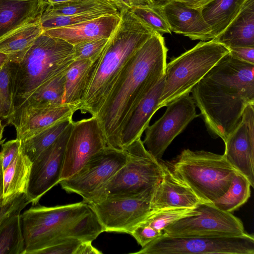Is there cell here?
Masks as SVG:
<instances>
[{
  "instance_id": "cell-20",
  "label": "cell",
  "mask_w": 254,
  "mask_h": 254,
  "mask_svg": "<svg viewBox=\"0 0 254 254\" xmlns=\"http://www.w3.org/2000/svg\"><path fill=\"white\" fill-rule=\"evenodd\" d=\"M121 20L120 13L106 14L79 24L44 30L45 33L63 39L72 46L100 38H109Z\"/></svg>"
},
{
  "instance_id": "cell-11",
  "label": "cell",
  "mask_w": 254,
  "mask_h": 254,
  "mask_svg": "<svg viewBox=\"0 0 254 254\" xmlns=\"http://www.w3.org/2000/svg\"><path fill=\"white\" fill-rule=\"evenodd\" d=\"M199 213L180 219L166 227L168 236H239L246 233L241 220L232 214L216 207L212 203L202 202Z\"/></svg>"
},
{
  "instance_id": "cell-26",
  "label": "cell",
  "mask_w": 254,
  "mask_h": 254,
  "mask_svg": "<svg viewBox=\"0 0 254 254\" xmlns=\"http://www.w3.org/2000/svg\"><path fill=\"white\" fill-rule=\"evenodd\" d=\"M65 72L52 78L38 87L7 122L26 110L63 104Z\"/></svg>"
},
{
  "instance_id": "cell-1",
  "label": "cell",
  "mask_w": 254,
  "mask_h": 254,
  "mask_svg": "<svg viewBox=\"0 0 254 254\" xmlns=\"http://www.w3.org/2000/svg\"><path fill=\"white\" fill-rule=\"evenodd\" d=\"M190 92L210 134L224 142L240 122L246 107L254 104V64L229 52Z\"/></svg>"
},
{
  "instance_id": "cell-30",
  "label": "cell",
  "mask_w": 254,
  "mask_h": 254,
  "mask_svg": "<svg viewBox=\"0 0 254 254\" xmlns=\"http://www.w3.org/2000/svg\"><path fill=\"white\" fill-rule=\"evenodd\" d=\"M251 187L248 179L237 171L227 192L212 203L221 210L232 213L247 201Z\"/></svg>"
},
{
  "instance_id": "cell-27",
  "label": "cell",
  "mask_w": 254,
  "mask_h": 254,
  "mask_svg": "<svg viewBox=\"0 0 254 254\" xmlns=\"http://www.w3.org/2000/svg\"><path fill=\"white\" fill-rule=\"evenodd\" d=\"M43 32L40 19L29 23L0 41V52L8 55L11 62L19 63Z\"/></svg>"
},
{
  "instance_id": "cell-48",
  "label": "cell",
  "mask_w": 254,
  "mask_h": 254,
  "mask_svg": "<svg viewBox=\"0 0 254 254\" xmlns=\"http://www.w3.org/2000/svg\"><path fill=\"white\" fill-rule=\"evenodd\" d=\"M9 62L10 60L8 55L0 52V69Z\"/></svg>"
},
{
  "instance_id": "cell-8",
  "label": "cell",
  "mask_w": 254,
  "mask_h": 254,
  "mask_svg": "<svg viewBox=\"0 0 254 254\" xmlns=\"http://www.w3.org/2000/svg\"><path fill=\"white\" fill-rule=\"evenodd\" d=\"M229 49L213 40L200 42L167 64L158 109L189 94L193 87L226 54Z\"/></svg>"
},
{
  "instance_id": "cell-31",
  "label": "cell",
  "mask_w": 254,
  "mask_h": 254,
  "mask_svg": "<svg viewBox=\"0 0 254 254\" xmlns=\"http://www.w3.org/2000/svg\"><path fill=\"white\" fill-rule=\"evenodd\" d=\"M114 6L116 5L113 2L107 0H70L61 3L48 4L41 17L74 15Z\"/></svg>"
},
{
  "instance_id": "cell-41",
  "label": "cell",
  "mask_w": 254,
  "mask_h": 254,
  "mask_svg": "<svg viewBox=\"0 0 254 254\" xmlns=\"http://www.w3.org/2000/svg\"><path fill=\"white\" fill-rule=\"evenodd\" d=\"M20 150V141L18 138L9 140L1 145L0 156L4 170L14 160Z\"/></svg>"
},
{
  "instance_id": "cell-37",
  "label": "cell",
  "mask_w": 254,
  "mask_h": 254,
  "mask_svg": "<svg viewBox=\"0 0 254 254\" xmlns=\"http://www.w3.org/2000/svg\"><path fill=\"white\" fill-rule=\"evenodd\" d=\"M109 39H95L73 45L74 60H88L92 62L97 60L101 56Z\"/></svg>"
},
{
  "instance_id": "cell-19",
  "label": "cell",
  "mask_w": 254,
  "mask_h": 254,
  "mask_svg": "<svg viewBox=\"0 0 254 254\" xmlns=\"http://www.w3.org/2000/svg\"><path fill=\"white\" fill-rule=\"evenodd\" d=\"M78 110L66 104L26 110L7 122L16 130V138L24 140L57 122L72 117Z\"/></svg>"
},
{
  "instance_id": "cell-43",
  "label": "cell",
  "mask_w": 254,
  "mask_h": 254,
  "mask_svg": "<svg viewBox=\"0 0 254 254\" xmlns=\"http://www.w3.org/2000/svg\"><path fill=\"white\" fill-rule=\"evenodd\" d=\"M102 253L92 245V241H82L75 254H101Z\"/></svg>"
},
{
  "instance_id": "cell-28",
  "label": "cell",
  "mask_w": 254,
  "mask_h": 254,
  "mask_svg": "<svg viewBox=\"0 0 254 254\" xmlns=\"http://www.w3.org/2000/svg\"><path fill=\"white\" fill-rule=\"evenodd\" d=\"M246 0H214L200 9L215 38L237 14Z\"/></svg>"
},
{
  "instance_id": "cell-42",
  "label": "cell",
  "mask_w": 254,
  "mask_h": 254,
  "mask_svg": "<svg viewBox=\"0 0 254 254\" xmlns=\"http://www.w3.org/2000/svg\"><path fill=\"white\" fill-rule=\"evenodd\" d=\"M230 53L236 59L254 64V47H239L229 49Z\"/></svg>"
},
{
  "instance_id": "cell-33",
  "label": "cell",
  "mask_w": 254,
  "mask_h": 254,
  "mask_svg": "<svg viewBox=\"0 0 254 254\" xmlns=\"http://www.w3.org/2000/svg\"><path fill=\"white\" fill-rule=\"evenodd\" d=\"M16 64L9 62L0 69V119L8 121L13 114V92Z\"/></svg>"
},
{
  "instance_id": "cell-17",
  "label": "cell",
  "mask_w": 254,
  "mask_h": 254,
  "mask_svg": "<svg viewBox=\"0 0 254 254\" xmlns=\"http://www.w3.org/2000/svg\"><path fill=\"white\" fill-rule=\"evenodd\" d=\"M162 8L171 32L183 34L192 40L214 39L211 29L201 10L189 7L176 0H167Z\"/></svg>"
},
{
  "instance_id": "cell-3",
  "label": "cell",
  "mask_w": 254,
  "mask_h": 254,
  "mask_svg": "<svg viewBox=\"0 0 254 254\" xmlns=\"http://www.w3.org/2000/svg\"><path fill=\"white\" fill-rule=\"evenodd\" d=\"M121 20L96 62L79 110L96 116L120 72L154 31L130 9L119 11Z\"/></svg>"
},
{
  "instance_id": "cell-23",
  "label": "cell",
  "mask_w": 254,
  "mask_h": 254,
  "mask_svg": "<svg viewBox=\"0 0 254 254\" xmlns=\"http://www.w3.org/2000/svg\"><path fill=\"white\" fill-rule=\"evenodd\" d=\"M212 40L229 49L254 47V0H246L228 26Z\"/></svg>"
},
{
  "instance_id": "cell-13",
  "label": "cell",
  "mask_w": 254,
  "mask_h": 254,
  "mask_svg": "<svg viewBox=\"0 0 254 254\" xmlns=\"http://www.w3.org/2000/svg\"><path fill=\"white\" fill-rule=\"evenodd\" d=\"M152 195L106 198L86 204L96 214L104 232L130 234L152 211Z\"/></svg>"
},
{
  "instance_id": "cell-16",
  "label": "cell",
  "mask_w": 254,
  "mask_h": 254,
  "mask_svg": "<svg viewBox=\"0 0 254 254\" xmlns=\"http://www.w3.org/2000/svg\"><path fill=\"white\" fill-rule=\"evenodd\" d=\"M224 156L254 187V104L245 109L241 120L224 141Z\"/></svg>"
},
{
  "instance_id": "cell-34",
  "label": "cell",
  "mask_w": 254,
  "mask_h": 254,
  "mask_svg": "<svg viewBox=\"0 0 254 254\" xmlns=\"http://www.w3.org/2000/svg\"><path fill=\"white\" fill-rule=\"evenodd\" d=\"M118 13V7L114 6L74 15L43 17H41L40 21L44 31L79 24L106 14Z\"/></svg>"
},
{
  "instance_id": "cell-4",
  "label": "cell",
  "mask_w": 254,
  "mask_h": 254,
  "mask_svg": "<svg viewBox=\"0 0 254 254\" xmlns=\"http://www.w3.org/2000/svg\"><path fill=\"white\" fill-rule=\"evenodd\" d=\"M74 60L72 45L43 32L16 63L13 113L38 87L65 72Z\"/></svg>"
},
{
  "instance_id": "cell-2",
  "label": "cell",
  "mask_w": 254,
  "mask_h": 254,
  "mask_svg": "<svg viewBox=\"0 0 254 254\" xmlns=\"http://www.w3.org/2000/svg\"><path fill=\"white\" fill-rule=\"evenodd\" d=\"M168 49L154 31L125 64L96 115L108 147L122 150L120 135L142 98L165 75Z\"/></svg>"
},
{
  "instance_id": "cell-9",
  "label": "cell",
  "mask_w": 254,
  "mask_h": 254,
  "mask_svg": "<svg viewBox=\"0 0 254 254\" xmlns=\"http://www.w3.org/2000/svg\"><path fill=\"white\" fill-rule=\"evenodd\" d=\"M137 254H254V237L247 233L239 236H168L163 234Z\"/></svg>"
},
{
  "instance_id": "cell-45",
  "label": "cell",
  "mask_w": 254,
  "mask_h": 254,
  "mask_svg": "<svg viewBox=\"0 0 254 254\" xmlns=\"http://www.w3.org/2000/svg\"><path fill=\"white\" fill-rule=\"evenodd\" d=\"M116 2L118 10L122 8L130 9L132 7L130 0H116Z\"/></svg>"
},
{
  "instance_id": "cell-22",
  "label": "cell",
  "mask_w": 254,
  "mask_h": 254,
  "mask_svg": "<svg viewBox=\"0 0 254 254\" xmlns=\"http://www.w3.org/2000/svg\"><path fill=\"white\" fill-rule=\"evenodd\" d=\"M164 76L142 98L125 122L120 135V144L122 150L141 138L142 133L149 126L152 116L158 110Z\"/></svg>"
},
{
  "instance_id": "cell-38",
  "label": "cell",
  "mask_w": 254,
  "mask_h": 254,
  "mask_svg": "<svg viewBox=\"0 0 254 254\" xmlns=\"http://www.w3.org/2000/svg\"><path fill=\"white\" fill-rule=\"evenodd\" d=\"M29 203L25 193L19 194L5 203L0 202V229L13 216L20 214Z\"/></svg>"
},
{
  "instance_id": "cell-52",
  "label": "cell",
  "mask_w": 254,
  "mask_h": 254,
  "mask_svg": "<svg viewBox=\"0 0 254 254\" xmlns=\"http://www.w3.org/2000/svg\"></svg>"
},
{
  "instance_id": "cell-5",
  "label": "cell",
  "mask_w": 254,
  "mask_h": 254,
  "mask_svg": "<svg viewBox=\"0 0 254 254\" xmlns=\"http://www.w3.org/2000/svg\"><path fill=\"white\" fill-rule=\"evenodd\" d=\"M173 172L187 184L202 202L213 203L228 190L237 171L224 155L184 149Z\"/></svg>"
},
{
  "instance_id": "cell-14",
  "label": "cell",
  "mask_w": 254,
  "mask_h": 254,
  "mask_svg": "<svg viewBox=\"0 0 254 254\" xmlns=\"http://www.w3.org/2000/svg\"><path fill=\"white\" fill-rule=\"evenodd\" d=\"M106 147L103 131L95 116L73 122L65 146L60 181L72 176L90 158Z\"/></svg>"
},
{
  "instance_id": "cell-6",
  "label": "cell",
  "mask_w": 254,
  "mask_h": 254,
  "mask_svg": "<svg viewBox=\"0 0 254 254\" xmlns=\"http://www.w3.org/2000/svg\"><path fill=\"white\" fill-rule=\"evenodd\" d=\"M124 150L127 156L126 163L90 199L84 202L153 193L162 177V163L148 152L141 138Z\"/></svg>"
},
{
  "instance_id": "cell-46",
  "label": "cell",
  "mask_w": 254,
  "mask_h": 254,
  "mask_svg": "<svg viewBox=\"0 0 254 254\" xmlns=\"http://www.w3.org/2000/svg\"><path fill=\"white\" fill-rule=\"evenodd\" d=\"M3 168L2 160L0 156V202L3 201Z\"/></svg>"
},
{
  "instance_id": "cell-36",
  "label": "cell",
  "mask_w": 254,
  "mask_h": 254,
  "mask_svg": "<svg viewBox=\"0 0 254 254\" xmlns=\"http://www.w3.org/2000/svg\"><path fill=\"white\" fill-rule=\"evenodd\" d=\"M130 11L154 31L162 35L171 34L169 25L162 8V3L133 6Z\"/></svg>"
},
{
  "instance_id": "cell-39",
  "label": "cell",
  "mask_w": 254,
  "mask_h": 254,
  "mask_svg": "<svg viewBox=\"0 0 254 254\" xmlns=\"http://www.w3.org/2000/svg\"><path fill=\"white\" fill-rule=\"evenodd\" d=\"M163 234V232L154 229L143 222L135 226L130 233L142 248Z\"/></svg>"
},
{
  "instance_id": "cell-7",
  "label": "cell",
  "mask_w": 254,
  "mask_h": 254,
  "mask_svg": "<svg viewBox=\"0 0 254 254\" xmlns=\"http://www.w3.org/2000/svg\"><path fill=\"white\" fill-rule=\"evenodd\" d=\"M89 209L88 205L82 201L52 207H31L20 213L24 254H37L71 238L73 222Z\"/></svg>"
},
{
  "instance_id": "cell-47",
  "label": "cell",
  "mask_w": 254,
  "mask_h": 254,
  "mask_svg": "<svg viewBox=\"0 0 254 254\" xmlns=\"http://www.w3.org/2000/svg\"><path fill=\"white\" fill-rule=\"evenodd\" d=\"M131 6L150 5L154 4L155 0H130Z\"/></svg>"
},
{
  "instance_id": "cell-29",
  "label": "cell",
  "mask_w": 254,
  "mask_h": 254,
  "mask_svg": "<svg viewBox=\"0 0 254 254\" xmlns=\"http://www.w3.org/2000/svg\"><path fill=\"white\" fill-rule=\"evenodd\" d=\"M72 117L61 120L20 141V151L33 162L52 145L73 122Z\"/></svg>"
},
{
  "instance_id": "cell-32",
  "label": "cell",
  "mask_w": 254,
  "mask_h": 254,
  "mask_svg": "<svg viewBox=\"0 0 254 254\" xmlns=\"http://www.w3.org/2000/svg\"><path fill=\"white\" fill-rule=\"evenodd\" d=\"M20 214L12 217L0 229V254H24Z\"/></svg>"
},
{
  "instance_id": "cell-51",
  "label": "cell",
  "mask_w": 254,
  "mask_h": 254,
  "mask_svg": "<svg viewBox=\"0 0 254 254\" xmlns=\"http://www.w3.org/2000/svg\"><path fill=\"white\" fill-rule=\"evenodd\" d=\"M108 0V1L113 2L116 5V3H117L116 0Z\"/></svg>"
},
{
  "instance_id": "cell-10",
  "label": "cell",
  "mask_w": 254,
  "mask_h": 254,
  "mask_svg": "<svg viewBox=\"0 0 254 254\" xmlns=\"http://www.w3.org/2000/svg\"><path fill=\"white\" fill-rule=\"evenodd\" d=\"M124 150L109 147L90 158L74 174L59 182L68 193H75L83 198V202L93 196L126 163Z\"/></svg>"
},
{
  "instance_id": "cell-50",
  "label": "cell",
  "mask_w": 254,
  "mask_h": 254,
  "mask_svg": "<svg viewBox=\"0 0 254 254\" xmlns=\"http://www.w3.org/2000/svg\"><path fill=\"white\" fill-rule=\"evenodd\" d=\"M3 131V126L1 124V120L0 119V143L1 139L2 137V134Z\"/></svg>"
},
{
  "instance_id": "cell-15",
  "label": "cell",
  "mask_w": 254,
  "mask_h": 254,
  "mask_svg": "<svg viewBox=\"0 0 254 254\" xmlns=\"http://www.w3.org/2000/svg\"><path fill=\"white\" fill-rule=\"evenodd\" d=\"M73 122L52 145L32 162L26 193L29 203L36 205L43 195L59 183L65 146Z\"/></svg>"
},
{
  "instance_id": "cell-49",
  "label": "cell",
  "mask_w": 254,
  "mask_h": 254,
  "mask_svg": "<svg viewBox=\"0 0 254 254\" xmlns=\"http://www.w3.org/2000/svg\"><path fill=\"white\" fill-rule=\"evenodd\" d=\"M48 4H53L58 3H61L70 0H45Z\"/></svg>"
},
{
  "instance_id": "cell-35",
  "label": "cell",
  "mask_w": 254,
  "mask_h": 254,
  "mask_svg": "<svg viewBox=\"0 0 254 254\" xmlns=\"http://www.w3.org/2000/svg\"><path fill=\"white\" fill-rule=\"evenodd\" d=\"M199 213L197 208H170L152 210L141 222L154 229L163 232L164 230L177 220L185 217L194 215Z\"/></svg>"
},
{
  "instance_id": "cell-12",
  "label": "cell",
  "mask_w": 254,
  "mask_h": 254,
  "mask_svg": "<svg viewBox=\"0 0 254 254\" xmlns=\"http://www.w3.org/2000/svg\"><path fill=\"white\" fill-rule=\"evenodd\" d=\"M190 94L184 95L167 106L163 115L146 129L142 141L148 152L156 160L163 154L175 138L180 134L194 119L199 116Z\"/></svg>"
},
{
  "instance_id": "cell-40",
  "label": "cell",
  "mask_w": 254,
  "mask_h": 254,
  "mask_svg": "<svg viewBox=\"0 0 254 254\" xmlns=\"http://www.w3.org/2000/svg\"><path fill=\"white\" fill-rule=\"evenodd\" d=\"M81 241L68 238L39 251L37 254H75Z\"/></svg>"
},
{
  "instance_id": "cell-18",
  "label": "cell",
  "mask_w": 254,
  "mask_h": 254,
  "mask_svg": "<svg viewBox=\"0 0 254 254\" xmlns=\"http://www.w3.org/2000/svg\"><path fill=\"white\" fill-rule=\"evenodd\" d=\"M163 175L156 186L151 201L152 210L170 208H195L202 203L192 190L165 164Z\"/></svg>"
},
{
  "instance_id": "cell-44",
  "label": "cell",
  "mask_w": 254,
  "mask_h": 254,
  "mask_svg": "<svg viewBox=\"0 0 254 254\" xmlns=\"http://www.w3.org/2000/svg\"><path fill=\"white\" fill-rule=\"evenodd\" d=\"M184 3L186 6L200 9L205 5L214 0H176Z\"/></svg>"
},
{
  "instance_id": "cell-21",
  "label": "cell",
  "mask_w": 254,
  "mask_h": 254,
  "mask_svg": "<svg viewBox=\"0 0 254 254\" xmlns=\"http://www.w3.org/2000/svg\"><path fill=\"white\" fill-rule=\"evenodd\" d=\"M45 0H0V41L41 18Z\"/></svg>"
},
{
  "instance_id": "cell-24",
  "label": "cell",
  "mask_w": 254,
  "mask_h": 254,
  "mask_svg": "<svg viewBox=\"0 0 254 254\" xmlns=\"http://www.w3.org/2000/svg\"><path fill=\"white\" fill-rule=\"evenodd\" d=\"M95 61L74 60L65 73L63 104L79 108L83 100Z\"/></svg>"
},
{
  "instance_id": "cell-25",
  "label": "cell",
  "mask_w": 254,
  "mask_h": 254,
  "mask_svg": "<svg viewBox=\"0 0 254 254\" xmlns=\"http://www.w3.org/2000/svg\"><path fill=\"white\" fill-rule=\"evenodd\" d=\"M32 162L20 150L3 170V202L19 194L26 193Z\"/></svg>"
}]
</instances>
